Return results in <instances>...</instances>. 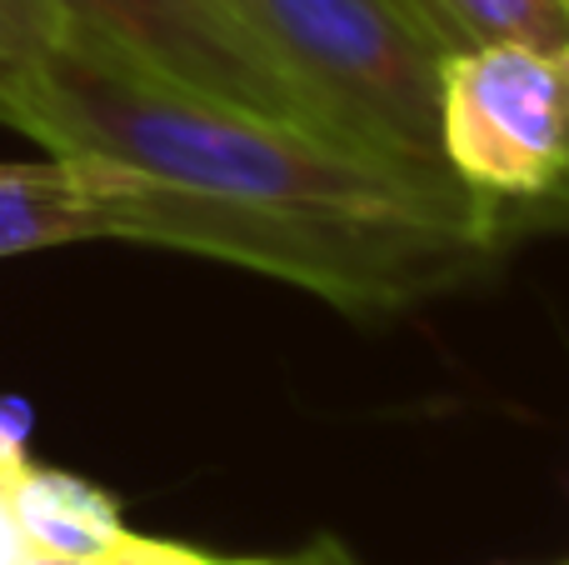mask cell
Masks as SVG:
<instances>
[{"instance_id": "obj_2", "label": "cell", "mask_w": 569, "mask_h": 565, "mask_svg": "<svg viewBox=\"0 0 569 565\" xmlns=\"http://www.w3.org/2000/svg\"><path fill=\"white\" fill-rule=\"evenodd\" d=\"M100 240L186 250L300 286L350 316H395L490 276L505 226L350 216L315 206H250L76 160Z\"/></svg>"}, {"instance_id": "obj_3", "label": "cell", "mask_w": 569, "mask_h": 565, "mask_svg": "<svg viewBox=\"0 0 569 565\" xmlns=\"http://www.w3.org/2000/svg\"><path fill=\"white\" fill-rule=\"evenodd\" d=\"M340 140L445 170L435 90L445 50L405 0H220ZM450 176V170H445Z\"/></svg>"}, {"instance_id": "obj_9", "label": "cell", "mask_w": 569, "mask_h": 565, "mask_svg": "<svg viewBox=\"0 0 569 565\" xmlns=\"http://www.w3.org/2000/svg\"><path fill=\"white\" fill-rule=\"evenodd\" d=\"M100 565H256V561H220V556H210V551L180 546V541H156V536L126 531Z\"/></svg>"}, {"instance_id": "obj_10", "label": "cell", "mask_w": 569, "mask_h": 565, "mask_svg": "<svg viewBox=\"0 0 569 565\" xmlns=\"http://www.w3.org/2000/svg\"><path fill=\"white\" fill-rule=\"evenodd\" d=\"M30 406L16 396H0V490H10V480L30 466Z\"/></svg>"}, {"instance_id": "obj_5", "label": "cell", "mask_w": 569, "mask_h": 565, "mask_svg": "<svg viewBox=\"0 0 569 565\" xmlns=\"http://www.w3.org/2000/svg\"><path fill=\"white\" fill-rule=\"evenodd\" d=\"M30 6L100 40L116 56L136 60L140 70L170 80V86L325 130L310 100L280 76V66L240 30V20L220 0H30Z\"/></svg>"}, {"instance_id": "obj_7", "label": "cell", "mask_w": 569, "mask_h": 565, "mask_svg": "<svg viewBox=\"0 0 569 565\" xmlns=\"http://www.w3.org/2000/svg\"><path fill=\"white\" fill-rule=\"evenodd\" d=\"M100 240L90 186L76 160H0V260Z\"/></svg>"}, {"instance_id": "obj_4", "label": "cell", "mask_w": 569, "mask_h": 565, "mask_svg": "<svg viewBox=\"0 0 569 565\" xmlns=\"http://www.w3.org/2000/svg\"><path fill=\"white\" fill-rule=\"evenodd\" d=\"M435 146L445 170L495 210L555 196L565 176V56L520 40L445 56Z\"/></svg>"}, {"instance_id": "obj_11", "label": "cell", "mask_w": 569, "mask_h": 565, "mask_svg": "<svg viewBox=\"0 0 569 565\" xmlns=\"http://www.w3.org/2000/svg\"><path fill=\"white\" fill-rule=\"evenodd\" d=\"M26 556H30V546H26V536H20L16 516H10L6 490H0V565H26Z\"/></svg>"}, {"instance_id": "obj_12", "label": "cell", "mask_w": 569, "mask_h": 565, "mask_svg": "<svg viewBox=\"0 0 569 565\" xmlns=\"http://www.w3.org/2000/svg\"><path fill=\"white\" fill-rule=\"evenodd\" d=\"M256 565H345L335 546H315L310 556H295V561H256Z\"/></svg>"}, {"instance_id": "obj_13", "label": "cell", "mask_w": 569, "mask_h": 565, "mask_svg": "<svg viewBox=\"0 0 569 565\" xmlns=\"http://www.w3.org/2000/svg\"><path fill=\"white\" fill-rule=\"evenodd\" d=\"M26 565H100V561H76V556H50V551H30Z\"/></svg>"}, {"instance_id": "obj_8", "label": "cell", "mask_w": 569, "mask_h": 565, "mask_svg": "<svg viewBox=\"0 0 569 565\" xmlns=\"http://www.w3.org/2000/svg\"><path fill=\"white\" fill-rule=\"evenodd\" d=\"M445 56L495 40L569 56V0H405Z\"/></svg>"}, {"instance_id": "obj_6", "label": "cell", "mask_w": 569, "mask_h": 565, "mask_svg": "<svg viewBox=\"0 0 569 565\" xmlns=\"http://www.w3.org/2000/svg\"><path fill=\"white\" fill-rule=\"evenodd\" d=\"M6 500L30 551L106 561L116 551V541L126 536V516H120L116 496L100 490L96 480L76 476V470L26 466L10 480Z\"/></svg>"}, {"instance_id": "obj_1", "label": "cell", "mask_w": 569, "mask_h": 565, "mask_svg": "<svg viewBox=\"0 0 569 565\" xmlns=\"http://www.w3.org/2000/svg\"><path fill=\"white\" fill-rule=\"evenodd\" d=\"M0 126L60 160H96L196 196L505 226V210L445 170H415L325 130L170 86L30 0H0Z\"/></svg>"}]
</instances>
